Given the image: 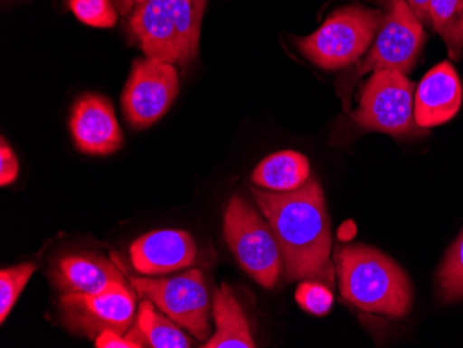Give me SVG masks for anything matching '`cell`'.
<instances>
[{
    "mask_svg": "<svg viewBox=\"0 0 463 348\" xmlns=\"http://www.w3.org/2000/svg\"><path fill=\"white\" fill-rule=\"evenodd\" d=\"M383 7V22L365 60L343 78L340 95H345V108L348 110V93L354 82L366 72L379 70H397L407 74L415 66L425 45L423 23L411 9L407 0H379Z\"/></svg>",
    "mask_w": 463,
    "mask_h": 348,
    "instance_id": "obj_5",
    "label": "cell"
},
{
    "mask_svg": "<svg viewBox=\"0 0 463 348\" xmlns=\"http://www.w3.org/2000/svg\"><path fill=\"white\" fill-rule=\"evenodd\" d=\"M443 38L449 46V56L455 60L459 59L463 52V10Z\"/></svg>",
    "mask_w": 463,
    "mask_h": 348,
    "instance_id": "obj_24",
    "label": "cell"
},
{
    "mask_svg": "<svg viewBox=\"0 0 463 348\" xmlns=\"http://www.w3.org/2000/svg\"><path fill=\"white\" fill-rule=\"evenodd\" d=\"M213 315L217 329L204 345H202L203 348L256 347L243 308L225 283L215 292Z\"/></svg>",
    "mask_w": 463,
    "mask_h": 348,
    "instance_id": "obj_15",
    "label": "cell"
},
{
    "mask_svg": "<svg viewBox=\"0 0 463 348\" xmlns=\"http://www.w3.org/2000/svg\"><path fill=\"white\" fill-rule=\"evenodd\" d=\"M311 178L309 161L293 150L273 153L265 157L252 173V183L265 191L286 192L303 188Z\"/></svg>",
    "mask_w": 463,
    "mask_h": 348,
    "instance_id": "obj_16",
    "label": "cell"
},
{
    "mask_svg": "<svg viewBox=\"0 0 463 348\" xmlns=\"http://www.w3.org/2000/svg\"><path fill=\"white\" fill-rule=\"evenodd\" d=\"M340 293L348 303L390 318L408 315L412 286L404 269L386 254L365 244H345L335 254Z\"/></svg>",
    "mask_w": 463,
    "mask_h": 348,
    "instance_id": "obj_2",
    "label": "cell"
},
{
    "mask_svg": "<svg viewBox=\"0 0 463 348\" xmlns=\"http://www.w3.org/2000/svg\"><path fill=\"white\" fill-rule=\"evenodd\" d=\"M407 4L423 24H430V15H429L430 0H407Z\"/></svg>",
    "mask_w": 463,
    "mask_h": 348,
    "instance_id": "obj_26",
    "label": "cell"
},
{
    "mask_svg": "<svg viewBox=\"0 0 463 348\" xmlns=\"http://www.w3.org/2000/svg\"><path fill=\"white\" fill-rule=\"evenodd\" d=\"M125 337H128L139 348H189L194 345V342L179 329L175 321L157 313L155 304L146 298L140 303L134 324Z\"/></svg>",
    "mask_w": 463,
    "mask_h": 348,
    "instance_id": "obj_17",
    "label": "cell"
},
{
    "mask_svg": "<svg viewBox=\"0 0 463 348\" xmlns=\"http://www.w3.org/2000/svg\"><path fill=\"white\" fill-rule=\"evenodd\" d=\"M59 310L72 334L90 339L104 331L125 334L137 318V292L125 285L96 295H61Z\"/></svg>",
    "mask_w": 463,
    "mask_h": 348,
    "instance_id": "obj_9",
    "label": "cell"
},
{
    "mask_svg": "<svg viewBox=\"0 0 463 348\" xmlns=\"http://www.w3.org/2000/svg\"><path fill=\"white\" fill-rule=\"evenodd\" d=\"M413 113L415 85L397 70H379L364 85L360 106L351 118L361 129L392 137L425 135L428 129L416 126Z\"/></svg>",
    "mask_w": 463,
    "mask_h": 348,
    "instance_id": "obj_7",
    "label": "cell"
},
{
    "mask_svg": "<svg viewBox=\"0 0 463 348\" xmlns=\"http://www.w3.org/2000/svg\"><path fill=\"white\" fill-rule=\"evenodd\" d=\"M205 5L207 0H149L129 14V35L146 57L187 66L199 52Z\"/></svg>",
    "mask_w": 463,
    "mask_h": 348,
    "instance_id": "obj_3",
    "label": "cell"
},
{
    "mask_svg": "<svg viewBox=\"0 0 463 348\" xmlns=\"http://www.w3.org/2000/svg\"><path fill=\"white\" fill-rule=\"evenodd\" d=\"M223 235L241 268L262 287L272 289L285 264L269 222L247 200L233 196L223 217Z\"/></svg>",
    "mask_w": 463,
    "mask_h": 348,
    "instance_id": "obj_6",
    "label": "cell"
},
{
    "mask_svg": "<svg viewBox=\"0 0 463 348\" xmlns=\"http://www.w3.org/2000/svg\"><path fill=\"white\" fill-rule=\"evenodd\" d=\"M179 92V77L174 64L160 60H135L122 93V108L134 128L145 129L157 122Z\"/></svg>",
    "mask_w": 463,
    "mask_h": 348,
    "instance_id": "obj_10",
    "label": "cell"
},
{
    "mask_svg": "<svg viewBox=\"0 0 463 348\" xmlns=\"http://www.w3.org/2000/svg\"><path fill=\"white\" fill-rule=\"evenodd\" d=\"M129 256L139 274H170L194 264L197 246L191 233L184 230H155L137 239L131 244Z\"/></svg>",
    "mask_w": 463,
    "mask_h": 348,
    "instance_id": "obj_12",
    "label": "cell"
},
{
    "mask_svg": "<svg viewBox=\"0 0 463 348\" xmlns=\"http://www.w3.org/2000/svg\"><path fill=\"white\" fill-rule=\"evenodd\" d=\"M36 265L33 262L15 265L12 268H4L0 271V322L5 324L13 306L17 303L18 297L24 290L31 277L35 272Z\"/></svg>",
    "mask_w": 463,
    "mask_h": 348,
    "instance_id": "obj_19",
    "label": "cell"
},
{
    "mask_svg": "<svg viewBox=\"0 0 463 348\" xmlns=\"http://www.w3.org/2000/svg\"><path fill=\"white\" fill-rule=\"evenodd\" d=\"M129 283L140 297L152 301L197 340H208L212 334V306L205 277L200 269H189L176 277L161 279L131 277Z\"/></svg>",
    "mask_w": 463,
    "mask_h": 348,
    "instance_id": "obj_8",
    "label": "cell"
},
{
    "mask_svg": "<svg viewBox=\"0 0 463 348\" xmlns=\"http://www.w3.org/2000/svg\"><path fill=\"white\" fill-rule=\"evenodd\" d=\"M251 194L277 236L288 279L318 280L332 287V230L317 178H309L298 191L279 193L254 188Z\"/></svg>",
    "mask_w": 463,
    "mask_h": 348,
    "instance_id": "obj_1",
    "label": "cell"
},
{
    "mask_svg": "<svg viewBox=\"0 0 463 348\" xmlns=\"http://www.w3.org/2000/svg\"><path fill=\"white\" fill-rule=\"evenodd\" d=\"M462 10L463 0H430L429 4L430 24L439 35L444 36Z\"/></svg>",
    "mask_w": 463,
    "mask_h": 348,
    "instance_id": "obj_22",
    "label": "cell"
},
{
    "mask_svg": "<svg viewBox=\"0 0 463 348\" xmlns=\"http://www.w3.org/2000/svg\"><path fill=\"white\" fill-rule=\"evenodd\" d=\"M459 77L449 61L437 64L420 80L415 92V121L422 129L443 126L454 118L462 105Z\"/></svg>",
    "mask_w": 463,
    "mask_h": 348,
    "instance_id": "obj_13",
    "label": "cell"
},
{
    "mask_svg": "<svg viewBox=\"0 0 463 348\" xmlns=\"http://www.w3.org/2000/svg\"><path fill=\"white\" fill-rule=\"evenodd\" d=\"M20 165H18L17 155L13 152L12 147L7 145L5 137L0 143V185H12L17 179Z\"/></svg>",
    "mask_w": 463,
    "mask_h": 348,
    "instance_id": "obj_23",
    "label": "cell"
},
{
    "mask_svg": "<svg viewBox=\"0 0 463 348\" xmlns=\"http://www.w3.org/2000/svg\"><path fill=\"white\" fill-rule=\"evenodd\" d=\"M296 300L307 313L324 316L332 310L333 293L325 283L318 280H304L298 287Z\"/></svg>",
    "mask_w": 463,
    "mask_h": 348,
    "instance_id": "obj_21",
    "label": "cell"
},
{
    "mask_svg": "<svg viewBox=\"0 0 463 348\" xmlns=\"http://www.w3.org/2000/svg\"><path fill=\"white\" fill-rule=\"evenodd\" d=\"M70 129L75 146L85 155H113L124 143L113 106L95 93H85L75 101Z\"/></svg>",
    "mask_w": 463,
    "mask_h": 348,
    "instance_id": "obj_11",
    "label": "cell"
},
{
    "mask_svg": "<svg viewBox=\"0 0 463 348\" xmlns=\"http://www.w3.org/2000/svg\"><path fill=\"white\" fill-rule=\"evenodd\" d=\"M437 287L439 297L446 303L463 298V230L439 267Z\"/></svg>",
    "mask_w": 463,
    "mask_h": 348,
    "instance_id": "obj_18",
    "label": "cell"
},
{
    "mask_svg": "<svg viewBox=\"0 0 463 348\" xmlns=\"http://www.w3.org/2000/svg\"><path fill=\"white\" fill-rule=\"evenodd\" d=\"M72 14L83 24L96 28H111L117 23V7L113 0H66Z\"/></svg>",
    "mask_w": 463,
    "mask_h": 348,
    "instance_id": "obj_20",
    "label": "cell"
},
{
    "mask_svg": "<svg viewBox=\"0 0 463 348\" xmlns=\"http://www.w3.org/2000/svg\"><path fill=\"white\" fill-rule=\"evenodd\" d=\"M383 22V12L360 5L335 10L314 33L294 39L298 51L315 66L345 69L368 51Z\"/></svg>",
    "mask_w": 463,
    "mask_h": 348,
    "instance_id": "obj_4",
    "label": "cell"
},
{
    "mask_svg": "<svg viewBox=\"0 0 463 348\" xmlns=\"http://www.w3.org/2000/svg\"><path fill=\"white\" fill-rule=\"evenodd\" d=\"M60 295H96L125 286L118 267L95 254H72L57 259L51 272Z\"/></svg>",
    "mask_w": 463,
    "mask_h": 348,
    "instance_id": "obj_14",
    "label": "cell"
},
{
    "mask_svg": "<svg viewBox=\"0 0 463 348\" xmlns=\"http://www.w3.org/2000/svg\"><path fill=\"white\" fill-rule=\"evenodd\" d=\"M146 2H149V0H114L117 10L122 15H128L135 7L140 6V5L146 4Z\"/></svg>",
    "mask_w": 463,
    "mask_h": 348,
    "instance_id": "obj_27",
    "label": "cell"
},
{
    "mask_svg": "<svg viewBox=\"0 0 463 348\" xmlns=\"http://www.w3.org/2000/svg\"><path fill=\"white\" fill-rule=\"evenodd\" d=\"M96 348H139L128 337L114 331H104L95 339Z\"/></svg>",
    "mask_w": 463,
    "mask_h": 348,
    "instance_id": "obj_25",
    "label": "cell"
}]
</instances>
